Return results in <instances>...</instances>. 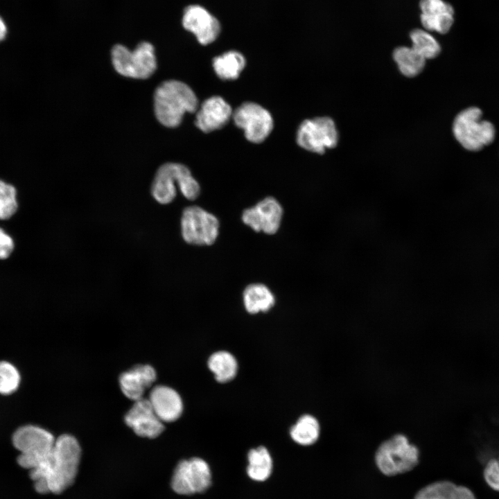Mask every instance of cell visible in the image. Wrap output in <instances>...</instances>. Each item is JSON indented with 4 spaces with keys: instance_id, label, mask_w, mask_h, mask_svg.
I'll use <instances>...</instances> for the list:
<instances>
[{
    "instance_id": "31",
    "label": "cell",
    "mask_w": 499,
    "mask_h": 499,
    "mask_svg": "<svg viewBox=\"0 0 499 499\" xmlns=\"http://www.w3.org/2000/svg\"><path fill=\"white\" fill-rule=\"evenodd\" d=\"M7 34V26L4 21V20L2 19L1 17H0V42L3 41Z\"/></svg>"
},
{
    "instance_id": "16",
    "label": "cell",
    "mask_w": 499,
    "mask_h": 499,
    "mask_svg": "<svg viewBox=\"0 0 499 499\" xmlns=\"http://www.w3.org/2000/svg\"><path fill=\"white\" fill-rule=\"evenodd\" d=\"M421 22L426 30L448 33L454 23V9L444 0H421Z\"/></svg>"
},
{
    "instance_id": "29",
    "label": "cell",
    "mask_w": 499,
    "mask_h": 499,
    "mask_svg": "<svg viewBox=\"0 0 499 499\" xmlns=\"http://www.w3.org/2000/svg\"><path fill=\"white\" fill-rule=\"evenodd\" d=\"M484 478L491 489L499 491V458L488 462L484 470Z\"/></svg>"
},
{
    "instance_id": "22",
    "label": "cell",
    "mask_w": 499,
    "mask_h": 499,
    "mask_svg": "<svg viewBox=\"0 0 499 499\" xmlns=\"http://www.w3.org/2000/svg\"><path fill=\"white\" fill-rule=\"evenodd\" d=\"M249 464L247 473L250 478L256 481L267 480L272 470V460L266 448L259 446L250 450L247 455Z\"/></svg>"
},
{
    "instance_id": "27",
    "label": "cell",
    "mask_w": 499,
    "mask_h": 499,
    "mask_svg": "<svg viewBox=\"0 0 499 499\" xmlns=\"http://www.w3.org/2000/svg\"><path fill=\"white\" fill-rule=\"evenodd\" d=\"M20 383V375L16 367L6 361H0V394L14 392Z\"/></svg>"
},
{
    "instance_id": "5",
    "label": "cell",
    "mask_w": 499,
    "mask_h": 499,
    "mask_svg": "<svg viewBox=\"0 0 499 499\" xmlns=\"http://www.w3.org/2000/svg\"><path fill=\"white\" fill-rule=\"evenodd\" d=\"M55 439L49 431L38 426L27 425L18 428L12 436L14 446L20 451L18 464L31 470L49 456Z\"/></svg>"
},
{
    "instance_id": "25",
    "label": "cell",
    "mask_w": 499,
    "mask_h": 499,
    "mask_svg": "<svg viewBox=\"0 0 499 499\" xmlns=\"http://www.w3.org/2000/svg\"><path fill=\"white\" fill-rule=\"evenodd\" d=\"M320 428L317 420L310 414H304L292 426L290 435L297 444L308 446L314 444L318 439Z\"/></svg>"
},
{
    "instance_id": "9",
    "label": "cell",
    "mask_w": 499,
    "mask_h": 499,
    "mask_svg": "<svg viewBox=\"0 0 499 499\" xmlns=\"http://www.w3.org/2000/svg\"><path fill=\"white\" fill-rule=\"evenodd\" d=\"M338 141L335 125L326 116L304 121L297 132V142L300 147L319 154L324 153L326 148H334Z\"/></svg>"
},
{
    "instance_id": "4",
    "label": "cell",
    "mask_w": 499,
    "mask_h": 499,
    "mask_svg": "<svg viewBox=\"0 0 499 499\" xmlns=\"http://www.w3.org/2000/svg\"><path fill=\"white\" fill-rule=\"evenodd\" d=\"M419 452L408 438L397 434L383 442L378 448L375 461L385 475L392 476L413 469L419 462Z\"/></svg>"
},
{
    "instance_id": "10",
    "label": "cell",
    "mask_w": 499,
    "mask_h": 499,
    "mask_svg": "<svg viewBox=\"0 0 499 499\" xmlns=\"http://www.w3.org/2000/svg\"><path fill=\"white\" fill-rule=\"evenodd\" d=\"M211 482V474L207 463L193 457L179 462L172 477L171 486L179 494L191 495L204 491Z\"/></svg>"
},
{
    "instance_id": "6",
    "label": "cell",
    "mask_w": 499,
    "mask_h": 499,
    "mask_svg": "<svg viewBox=\"0 0 499 499\" xmlns=\"http://www.w3.org/2000/svg\"><path fill=\"white\" fill-rule=\"evenodd\" d=\"M111 58L116 72L128 78H148L157 68L155 48L148 42L139 43L133 51L116 44L112 49Z\"/></svg>"
},
{
    "instance_id": "23",
    "label": "cell",
    "mask_w": 499,
    "mask_h": 499,
    "mask_svg": "<svg viewBox=\"0 0 499 499\" xmlns=\"http://www.w3.org/2000/svg\"><path fill=\"white\" fill-rule=\"evenodd\" d=\"M208 367L220 383L232 380L238 371V363L234 356L225 351L213 353L208 360Z\"/></svg>"
},
{
    "instance_id": "15",
    "label": "cell",
    "mask_w": 499,
    "mask_h": 499,
    "mask_svg": "<svg viewBox=\"0 0 499 499\" xmlns=\"http://www.w3.org/2000/svg\"><path fill=\"white\" fill-rule=\"evenodd\" d=\"M232 114L231 106L222 97L214 96L201 104L195 124L200 130L208 133L224 127Z\"/></svg>"
},
{
    "instance_id": "14",
    "label": "cell",
    "mask_w": 499,
    "mask_h": 499,
    "mask_svg": "<svg viewBox=\"0 0 499 499\" xmlns=\"http://www.w3.org/2000/svg\"><path fill=\"white\" fill-rule=\"evenodd\" d=\"M126 424L139 436L155 438L164 429L163 422L156 415L148 399L134 401L125 416Z\"/></svg>"
},
{
    "instance_id": "7",
    "label": "cell",
    "mask_w": 499,
    "mask_h": 499,
    "mask_svg": "<svg viewBox=\"0 0 499 499\" xmlns=\"http://www.w3.org/2000/svg\"><path fill=\"white\" fill-rule=\"evenodd\" d=\"M482 115L480 109L471 107L459 112L454 120V136L466 150H480L494 140V126L491 122L482 119Z\"/></svg>"
},
{
    "instance_id": "3",
    "label": "cell",
    "mask_w": 499,
    "mask_h": 499,
    "mask_svg": "<svg viewBox=\"0 0 499 499\" xmlns=\"http://www.w3.org/2000/svg\"><path fill=\"white\" fill-rule=\"evenodd\" d=\"M176 184L186 199L193 200L198 197L200 188L189 169L182 164L172 162L157 169L151 185V194L159 204H169L176 196Z\"/></svg>"
},
{
    "instance_id": "21",
    "label": "cell",
    "mask_w": 499,
    "mask_h": 499,
    "mask_svg": "<svg viewBox=\"0 0 499 499\" xmlns=\"http://www.w3.org/2000/svg\"><path fill=\"white\" fill-rule=\"evenodd\" d=\"M245 63V59L240 53L230 51L216 57L213 60V67L220 78L234 80L238 78Z\"/></svg>"
},
{
    "instance_id": "18",
    "label": "cell",
    "mask_w": 499,
    "mask_h": 499,
    "mask_svg": "<svg viewBox=\"0 0 499 499\" xmlns=\"http://www.w3.org/2000/svg\"><path fill=\"white\" fill-rule=\"evenodd\" d=\"M156 379V372L150 365H137L121 374L119 384L123 393L136 401L143 395Z\"/></svg>"
},
{
    "instance_id": "20",
    "label": "cell",
    "mask_w": 499,
    "mask_h": 499,
    "mask_svg": "<svg viewBox=\"0 0 499 499\" xmlns=\"http://www.w3.org/2000/svg\"><path fill=\"white\" fill-rule=\"evenodd\" d=\"M243 302L248 313L256 314L268 311L274 306L275 299L266 286L252 283L244 290Z\"/></svg>"
},
{
    "instance_id": "1",
    "label": "cell",
    "mask_w": 499,
    "mask_h": 499,
    "mask_svg": "<svg viewBox=\"0 0 499 499\" xmlns=\"http://www.w3.org/2000/svg\"><path fill=\"white\" fill-rule=\"evenodd\" d=\"M80 455L75 437L64 434L56 438L49 456L30 470L35 490L40 493H60L68 488L77 475Z\"/></svg>"
},
{
    "instance_id": "24",
    "label": "cell",
    "mask_w": 499,
    "mask_h": 499,
    "mask_svg": "<svg viewBox=\"0 0 499 499\" xmlns=\"http://www.w3.org/2000/svg\"><path fill=\"white\" fill-rule=\"evenodd\" d=\"M400 71L407 77H414L424 68L426 59L412 47L400 46L393 53Z\"/></svg>"
},
{
    "instance_id": "30",
    "label": "cell",
    "mask_w": 499,
    "mask_h": 499,
    "mask_svg": "<svg viewBox=\"0 0 499 499\" xmlns=\"http://www.w3.org/2000/svg\"><path fill=\"white\" fill-rule=\"evenodd\" d=\"M13 247L12 238L0 228V259H6L12 252Z\"/></svg>"
},
{
    "instance_id": "13",
    "label": "cell",
    "mask_w": 499,
    "mask_h": 499,
    "mask_svg": "<svg viewBox=\"0 0 499 499\" xmlns=\"http://www.w3.org/2000/svg\"><path fill=\"white\" fill-rule=\"evenodd\" d=\"M183 27L194 34L198 42L207 45L213 42L220 32L218 19L204 8L192 5L186 7L183 13Z\"/></svg>"
},
{
    "instance_id": "12",
    "label": "cell",
    "mask_w": 499,
    "mask_h": 499,
    "mask_svg": "<svg viewBox=\"0 0 499 499\" xmlns=\"http://www.w3.org/2000/svg\"><path fill=\"white\" fill-rule=\"evenodd\" d=\"M283 212L279 202L275 198L268 197L255 206L245 209L242 220L256 231L274 234L280 227Z\"/></svg>"
},
{
    "instance_id": "8",
    "label": "cell",
    "mask_w": 499,
    "mask_h": 499,
    "mask_svg": "<svg viewBox=\"0 0 499 499\" xmlns=\"http://www.w3.org/2000/svg\"><path fill=\"white\" fill-rule=\"evenodd\" d=\"M182 236L185 242L196 245H210L217 239L219 221L198 206L186 207L181 218Z\"/></svg>"
},
{
    "instance_id": "26",
    "label": "cell",
    "mask_w": 499,
    "mask_h": 499,
    "mask_svg": "<svg viewBox=\"0 0 499 499\" xmlns=\"http://www.w3.org/2000/svg\"><path fill=\"white\" fill-rule=\"evenodd\" d=\"M412 43V48L426 60L437 57L441 47L436 39L427 31L421 29H414L410 34Z\"/></svg>"
},
{
    "instance_id": "17",
    "label": "cell",
    "mask_w": 499,
    "mask_h": 499,
    "mask_svg": "<svg viewBox=\"0 0 499 499\" xmlns=\"http://www.w3.org/2000/svg\"><path fill=\"white\" fill-rule=\"evenodd\" d=\"M148 400L156 415L162 422L177 420L183 411V403L179 394L173 389L164 386L154 387Z\"/></svg>"
},
{
    "instance_id": "11",
    "label": "cell",
    "mask_w": 499,
    "mask_h": 499,
    "mask_svg": "<svg viewBox=\"0 0 499 499\" xmlns=\"http://www.w3.org/2000/svg\"><path fill=\"white\" fill-rule=\"evenodd\" d=\"M235 125L244 131L245 138L250 142H263L273 128L270 113L261 105L245 102L237 107L232 114Z\"/></svg>"
},
{
    "instance_id": "2",
    "label": "cell",
    "mask_w": 499,
    "mask_h": 499,
    "mask_svg": "<svg viewBox=\"0 0 499 499\" xmlns=\"http://www.w3.org/2000/svg\"><path fill=\"white\" fill-rule=\"evenodd\" d=\"M198 100L194 91L184 82L169 80L161 83L154 94V110L164 126H178L185 113L198 110Z\"/></svg>"
},
{
    "instance_id": "19",
    "label": "cell",
    "mask_w": 499,
    "mask_h": 499,
    "mask_svg": "<svg viewBox=\"0 0 499 499\" xmlns=\"http://www.w3.org/2000/svg\"><path fill=\"white\" fill-rule=\"evenodd\" d=\"M414 499H476V498L466 487L457 485L449 481H439L420 489Z\"/></svg>"
},
{
    "instance_id": "28",
    "label": "cell",
    "mask_w": 499,
    "mask_h": 499,
    "mask_svg": "<svg viewBox=\"0 0 499 499\" xmlns=\"http://www.w3.org/2000/svg\"><path fill=\"white\" fill-rule=\"evenodd\" d=\"M17 203L14 186L0 180V219H7L16 211Z\"/></svg>"
}]
</instances>
